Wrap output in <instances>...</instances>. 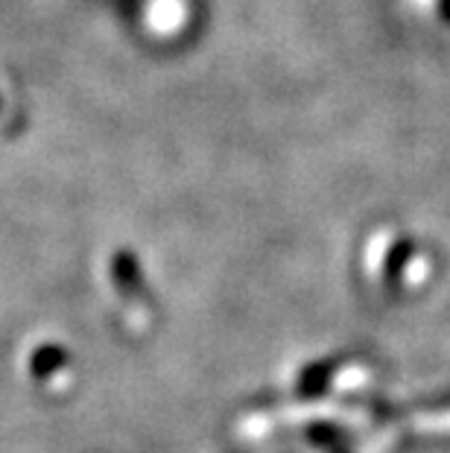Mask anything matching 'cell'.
Here are the masks:
<instances>
[{
    "label": "cell",
    "instance_id": "obj_1",
    "mask_svg": "<svg viewBox=\"0 0 450 453\" xmlns=\"http://www.w3.org/2000/svg\"><path fill=\"white\" fill-rule=\"evenodd\" d=\"M445 12H447V18H450V0H445Z\"/></svg>",
    "mask_w": 450,
    "mask_h": 453
}]
</instances>
